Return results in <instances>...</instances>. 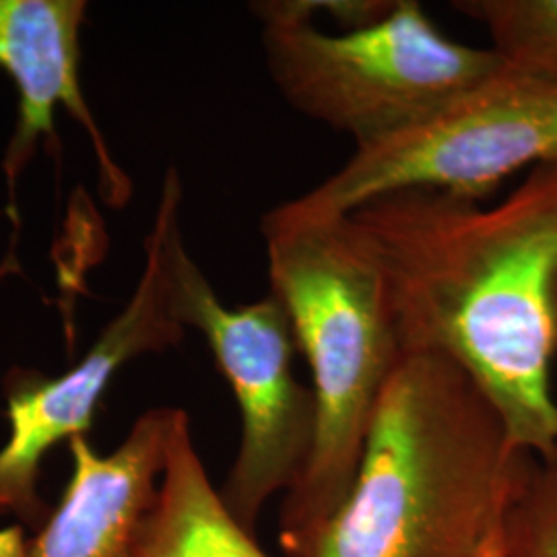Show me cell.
Wrapping results in <instances>:
<instances>
[{
	"label": "cell",
	"instance_id": "obj_1",
	"mask_svg": "<svg viewBox=\"0 0 557 557\" xmlns=\"http://www.w3.org/2000/svg\"><path fill=\"white\" fill-rule=\"evenodd\" d=\"M347 218L379 262L403 351L455 361L518 448L557 458V163L494 205L403 188Z\"/></svg>",
	"mask_w": 557,
	"mask_h": 557
},
{
	"label": "cell",
	"instance_id": "obj_2",
	"mask_svg": "<svg viewBox=\"0 0 557 557\" xmlns=\"http://www.w3.org/2000/svg\"><path fill=\"white\" fill-rule=\"evenodd\" d=\"M535 462L455 361L403 351L347 498L296 557H506Z\"/></svg>",
	"mask_w": 557,
	"mask_h": 557
},
{
	"label": "cell",
	"instance_id": "obj_3",
	"mask_svg": "<svg viewBox=\"0 0 557 557\" xmlns=\"http://www.w3.org/2000/svg\"><path fill=\"white\" fill-rule=\"evenodd\" d=\"M260 232L269 292L292 320L317 407L312 455L278 508V545L296 557L347 498L403 345L379 262L349 218L306 215L287 200Z\"/></svg>",
	"mask_w": 557,
	"mask_h": 557
},
{
	"label": "cell",
	"instance_id": "obj_4",
	"mask_svg": "<svg viewBox=\"0 0 557 557\" xmlns=\"http://www.w3.org/2000/svg\"><path fill=\"white\" fill-rule=\"evenodd\" d=\"M250 11L281 98L356 149L416 128L504 64L492 48L446 36L416 0H395L380 20L345 32L322 29L294 0Z\"/></svg>",
	"mask_w": 557,
	"mask_h": 557
},
{
	"label": "cell",
	"instance_id": "obj_5",
	"mask_svg": "<svg viewBox=\"0 0 557 557\" xmlns=\"http://www.w3.org/2000/svg\"><path fill=\"white\" fill-rule=\"evenodd\" d=\"M547 163H557V77L504 60L432 119L354 149L337 172L289 202L306 215L347 218L403 188L485 200L515 174Z\"/></svg>",
	"mask_w": 557,
	"mask_h": 557
},
{
	"label": "cell",
	"instance_id": "obj_6",
	"mask_svg": "<svg viewBox=\"0 0 557 557\" xmlns=\"http://www.w3.org/2000/svg\"><path fill=\"white\" fill-rule=\"evenodd\" d=\"M180 213L168 230L172 301L180 322L205 337L236 398L238 453L220 492L232 515L255 533L264 506L287 494L310 460L314 395L296 376L298 341L281 301L269 292L250 304H223L184 244Z\"/></svg>",
	"mask_w": 557,
	"mask_h": 557
},
{
	"label": "cell",
	"instance_id": "obj_7",
	"mask_svg": "<svg viewBox=\"0 0 557 557\" xmlns=\"http://www.w3.org/2000/svg\"><path fill=\"white\" fill-rule=\"evenodd\" d=\"M182 197L178 170L168 168L135 294L87 354L59 376L15 368L2 380L9 434L0 446V502L11 515L40 522L44 458L62 442L87 436L103 395L126 363L184 341L186 326L176 317L168 275V230Z\"/></svg>",
	"mask_w": 557,
	"mask_h": 557
},
{
	"label": "cell",
	"instance_id": "obj_8",
	"mask_svg": "<svg viewBox=\"0 0 557 557\" xmlns=\"http://www.w3.org/2000/svg\"><path fill=\"white\" fill-rule=\"evenodd\" d=\"M85 17V0H0V71L15 85L20 98L15 133L2 160L9 193L7 211L15 230H20L21 221V174L41 139L48 149H59L60 110L83 126L91 143L103 199L112 207H124L133 195V182L112 158L83 91L81 32Z\"/></svg>",
	"mask_w": 557,
	"mask_h": 557
},
{
	"label": "cell",
	"instance_id": "obj_9",
	"mask_svg": "<svg viewBox=\"0 0 557 557\" xmlns=\"http://www.w3.org/2000/svg\"><path fill=\"white\" fill-rule=\"evenodd\" d=\"M180 407H153L135 419L112 453L87 436L69 442L71 478L23 557H133L149 517Z\"/></svg>",
	"mask_w": 557,
	"mask_h": 557
},
{
	"label": "cell",
	"instance_id": "obj_10",
	"mask_svg": "<svg viewBox=\"0 0 557 557\" xmlns=\"http://www.w3.org/2000/svg\"><path fill=\"white\" fill-rule=\"evenodd\" d=\"M133 557H271L211 483L184 409L174 421L158 498Z\"/></svg>",
	"mask_w": 557,
	"mask_h": 557
},
{
	"label": "cell",
	"instance_id": "obj_11",
	"mask_svg": "<svg viewBox=\"0 0 557 557\" xmlns=\"http://www.w3.org/2000/svg\"><path fill=\"white\" fill-rule=\"evenodd\" d=\"M485 27L492 50L520 71L557 77V0H457Z\"/></svg>",
	"mask_w": 557,
	"mask_h": 557
},
{
	"label": "cell",
	"instance_id": "obj_12",
	"mask_svg": "<svg viewBox=\"0 0 557 557\" xmlns=\"http://www.w3.org/2000/svg\"><path fill=\"white\" fill-rule=\"evenodd\" d=\"M504 556L557 557V458H537L512 502Z\"/></svg>",
	"mask_w": 557,
	"mask_h": 557
},
{
	"label": "cell",
	"instance_id": "obj_13",
	"mask_svg": "<svg viewBox=\"0 0 557 557\" xmlns=\"http://www.w3.org/2000/svg\"><path fill=\"white\" fill-rule=\"evenodd\" d=\"M0 515H9V510H7V506L0 502Z\"/></svg>",
	"mask_w": 557,
	"mask_h": 557
},
{
	"label": "cell",
	"instance_id": "obj_14",
	"mask_svg": "<svg viewBox=\"0 0 557 557\" xmlns=\"http://www.w3.org/2000/svg\"><path fill=\"white\" fill-rule=\"evenodd\" d=\"M556 314H557V283H556ZM556 368H557V363H556Z\"/></svg>",
	"mask_w": 557,
	"mask_h": 557
}]
</instances>
